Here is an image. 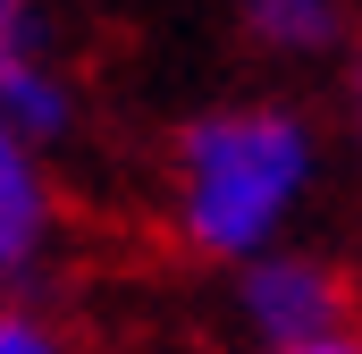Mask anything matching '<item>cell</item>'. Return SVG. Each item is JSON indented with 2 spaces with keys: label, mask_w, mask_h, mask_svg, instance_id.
Instances as JSON below:
<instances>
[{
  "label": "cell",
  "mask_w": 362,
  "mask_h": 354,
  "mask_svg": "<svg viewBox=\"0 0 362 354\" xmlns=\"http://www.w3.org/2000/svg\"><path fill=\"white\" fill-rule=\"evenodd\" d=\"M346 304H354V295H346L337 262L295 253V245H278V253L236 270V312H245V329L262 338V354H295V346L346 338Z\"/></svg>",
  "instance_id": "7a4b0ae2"
},
{
  "label": "cell",
  "mask_w": 362,
  "mask_h": 354,
  "mask_svg": "<svg viewBox=\"0 0 362 354\" xmlns=\"http://www.w3.org/2000/svg\"><path fill=\"white\" fill-rule=\"evenodd\" d=\"M295 354H362V338L346 329V338H329V346H295Z\"/></svg>",
  "instance_id": "ba28073f"
},
{
  "label": "cell",
  "mask_w": 362,
  "mask_h": 354,
  "mask_svg": "<svg viewBox=\"0 0 362 354\" xmlns=\"http://www.w3.org/2000/svg\"><path fill=\"white\" fill-rule=\"evenodd\" d=\"M320 177V135L303 110L286 101H228L185 118L177 135V177H169V211L177 236L202 262H262L286 245V219L303 211Z\"/></svg>",
  "instance_id": "6da1fadb"
},
{
  "label": "cell",
  "mask_w": 362,
  "mask_h": 354,
  "mask_svg": "<svg viewBox=\"0 0 362 354\" xmlns=\"http://www.w3.org/2000/svg\"><path fill=\"white\" fill-rule=\"evenodd\" d=\"M245 25L286 59H320L346 42V0H245Z\"/></svg>",
  "instance_id": "5b68a950"
},
{
  "label": "cell",
  "mask_w": 362,
  "mask_h": 354,
  "mask_svg": "<svg viewBox=\"0 0 362 354\" xmlns=\"http://www.w3.org/2000/svg\"><path fill=\"white\" fill-rule=\"evenodd\" d=\"M0 127L25 135L34 152L76 127V85L59 76L51 51H0Z\"/></svg>",
  "instance_id": "277c9868"
},
{
  "label": "cell",
  "mask_w": 362,
  "mask_h": 354,
  "mask_svg": "<svg viewBox=\"0 0 362 354\" xmlns=\"http://www.w3.org/2000/svg\"><path fill=\"white\" fill-rule=\"evenodd\" d=\"M0 354H68V338H59L42 312H25V304H0Z\"/></svg>",
  "instance_id": "8992f818"
},
{
  "label": "cell",
  "mask_w": 362,
  "mask_h": 354,
  "mask_svg": "<svg viewBox=\"0 0 362 354\" xmlns=\"http://www.w3.org/2000/svg\"><path fill=\"white\" fill-rule=\"evenodd\" d=\"M346 110H354V152H362V51H354V85H346Z\"/></svg>",
  "instance_id": "52a82bcc"
},
{
  "label": "cell",
  "mask_w": 362,
  "mask_h": 354,
  "mask_svg": "<svg viewBox=\"0 0 362 354\" xmlns=\"http://www.w3.org/2000/svg\"><path fill=\"white\" fill-rule=\"evenodd\" d=\"M51 228H59V202H51L42 152L0 127V278H25V270L42 262L51 253Z\"/></svg>",
  "instance_id": "3957f363"
}]
</instances>
